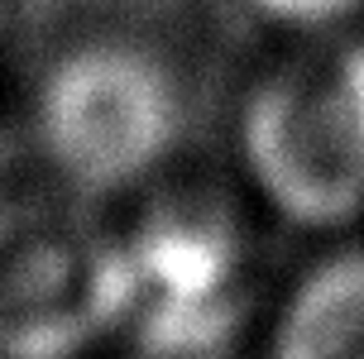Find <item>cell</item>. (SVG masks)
I'll return each instance as SVG.
<instances>
[{"instance_id":"cell-1","label":"cell","mask_w":364,"mask_h":359,"mask_svg":"<svg viewBox=\"0 0 364 359\" xmlns=\"http://www.w3.org/2000/svg\"><path fill=\"white\" fill-rule=\"evenodd\" d=\"M24 120L48 187L106 206L168 178L192 110L182 72L154 43L96 29L43 58Z\"/></svg>"},{"instance_id":"cell-2","label":"cell","mask_w":364,"mask_h":359,"mask_svg":"<svg viewBox=\"0 0 364 359\" xmlns=\"http://www.w3.org/2000/svg\"><path fill=\"white\" fill-rule=\"evenodd\" d=\"M245 187L292 230L364 220V34L292 38L235 115Z\"/></svg>"},{"instance_id":"cell-3","label":"cell","mask_w":364,"mask_h":359,"mask_svg":"<svg viewBox=\"0 0 364 359\" xmlns=\"http://www.w3.org/2000/svg\"><path fill=\"white\" fill-rule=\"evenodd\" d=\"M134 326V259L101 206L53 192L0 211V359H91Z\"/></svg>"},{"instance_id":"cell-4","label":"cell","mask_w":364,"mask_h":359,"mask_svg":"<svg viewBox=\"0 0 364 359\" xmlns=\"http://www.w3.org/2000/svg\"><path fill=\"white\" fill-rule=\"evenodd\" d=\"M264 359H364V250L326 254L288 287Z\"/></svg>"},{"instance_id":"cell-5","label":"cell","mask_w":364,"mask_h":359,"mask_svg":"<svg viewBox=\"0 0 364 359\" xmlns=\"http://www.w3.org/2000/svg\"><path fill=\"white\" fill-rule=\"evenodd\" d=\"M250 5L288 38H321L346 34L364 0H250Z\"/></svg>"},{"instance_id":"cell-6","label":"cell","mask_w":364,"mask_h":359,"mask_svg":"<svg viewBox=\"0 0 364 359\" xmlns=\"http://www.w3.org/2000/svg\"><path fill=\"white\" fill-rule=\"evenodd\" d=\"M5 24H10V0H0V43H5Z\"/></svg>"}]
</instances>
